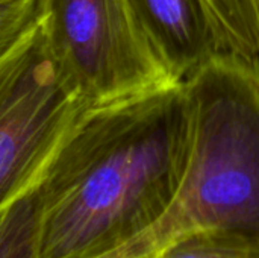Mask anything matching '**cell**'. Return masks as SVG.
I'll list each match as a JSON object with an SVG mask.
<instances>
[{
  "label": "cell",
  "instance_id": "6da1fadb",
  "mask_svg": "<svg viewBox=\"0 0 259 258\" xmlns=\"http://www.w3.org/2000/svg\"><path fill=\"white\" fill-rule=\"evenodd\" d=\"M185 81L88 106L32 192L38 258H108L171 205L187 167Z\"/></svg>",
  "mask_w": 259,
  "mask_h": 258
},
{
  "label": "cell",
  "instance_id": "7a4b0ae2",
  "mask_svg": "<svg viewBox=\"0 0 259 258\" xmlns=\"http://www.w3.org/2000/svg\"><path fill=\"white\" fill-rule=\"evenodd\" d=\"M191 138L164 216L108 258H152L206 230L259 233V56L223 52L185 79Z\"/></svg>",
  "mask_w": 259,
  "mask_h": 258
},
{
  "label": "cell",
  "instance_id": "3957f363",
  "mask_svg": "<svg viewBox=\"0 0 259 258\" xmlns=\"http://www.w3.org/2000/svg\"><path fill=\"white\" fill-rule=\"evenodd\" d=\"M39 27L58 73L88 106L179 82L129 0H39Z\"/></svg>",
  "mask_w": 259,
  "mask_h": 258
},
{
  "label": "cell",
  "instance_id": "277c9868",
  "mask_svg": "<svg viewBox=\"0 0 259 258\" xmlns=\"http://www.w3.org/2000/svg\"><path fill=\"white\" fill-rule=\"evenodd\" d=\"M87 108L59 76L39 23L0 58V214L32 195Z\"/></svg>",
  "mask_w": 259,
  "mask_h": 258
},
{
  "label": "cell",
  "instance_id": "5b68a950",
  "mask_svg": "<svg viewBox=\"0 0 259 258\" xmlns=\"http://www.w3.org/2000/svg\"><path fill=\"white\" fill-rule=\"evenodd\" d=\"M175 81H185L231 50L206 0H129Z\"/></svg>",
  "mask_w": 259,
  "mask_h": 258
},
{
  "label": "cell",
  "instance_id": "8992f818",
  "mask_svg": "<svg viewBox=\"0 0 259 258\" xmlns=\"http://www.w3.org/2000/svg\"><path fill=\"white\" fill-rule=\"evenodd\" d=\"M152 258H259V233L206 230L188 234Z\"/></svg>",
  "mask_w": 259,
  "mask_h": 258
},
{
  "label": "cell",
  "instance_id": "52a82bcc",
  "mask_svg": "<svg viewBox=\"0 0 259 258\" xmlns=\"http://www.w3.org/2000/svg\"><path fill=\"white\" fill-rule=\"evenodd\" d=\"M232 52L259 56V0H206Z\"/></svg>",
  "mask_w": 259,
  "mask_h": 258
},
{
  "label": "cell",
  "instance_id": "ba28073f",
  "mask_svg": "<svg viewBox=\"0 0 259 258\" xmlns=\"http://www.w3.org/2000/svg\"><path fill=\"white\" fill-rule=\"evenodd\" d=\"M0 258H38L32 196L18 201L0 214Z\"/></svg>",
  "mask_w": 259,
  "mask_h": 258
},
{
  "label": "cell",
  "instance_id": "9c48e42d",
  "mask_svg": "<svg viewBox=\"0 0 259 258\" xmlns=\"http://www.w3.org/2000/svg\"><path fill=\"white\" fill-rule=\"evenodd\" d=\"M39 20V0H14L0 8V58L30 33Z\"/></svg>",
  "mask_w": 259,
  "mask_h": 258
},
{
  "label": "cell",
  "instance_id": "30bf717a",
  "mask_svg": "<svg viewBox=\"0 0 259 258\" xmlns=\"http://www.w3.org/2000/svg\"><path fill=\"white\" fill-rule=\"evenodd\" d=\"M11 2H14V0H0V8H3V6L9 5Z\"/></svg>",
  "mask_w": 259,
  "mask_h": 258
}]
</instances>
